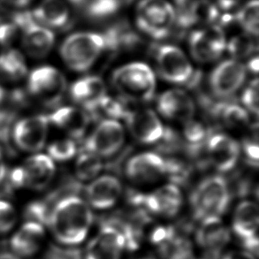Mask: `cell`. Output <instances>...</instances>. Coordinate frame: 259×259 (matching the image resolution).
<instances>
[{"mask_svg":"<svg viewBox=\"0 0 259 259\" xmlns=\"http://www.w3.org/2000/svg\"><path fill=\"white\" fill-rule=\"evenodd\" d=\"M93 223V213L87 202L69 195L59 200L50 215L49 226L58 242L74 246L83 242Z\"/></svg>","mask_w":259,"mask_h":259,"instance_id":"cell-1","label":"cell"},{"mask_svg":"<svg viewBox=\"0 0 259 259\" xmlns=\"http://www.w3.org/2000/svg\"><path fill=\"white\" fill-rule=\"evenodd\" d=\"M105 49L104 35L93 32H78L65 39L60 47V55L73 71L90 69Z\"/></svg>","mask_w":259,"mask_h":259,"instance_id":"cell-2","label":"cell"},{"mask_svg":"<svg viewBox=\"0 0 259 259\" xmlns=\"http://www.w3.org/2000/svg\"><path fill=\"white\" fill-rule=\"evenodd\" d=\"M230 191L221 176H211L200 182L190 197L193 214L196 220L221 217L228 210Z\"/></svg>","mask_w":259,"mask_h":259,"instance_id":"cell-3","label":"cell"},{"mask_svg":"<svg viewBox=\"0 0 259 259\" xmlns=\"http://www.w3.org/2000/svg\"><path fill=\"white\" fill-rule=\"evenodd\" d=\"M112 82L120 94L133 101H150L156 90L153 71L142 62L126 64L116 69Z\"/></svg>","mask_w":259,"mask_h":259,"instance_id":"cell-4","label":"cell"},{"mask_svg":"<svg viewBox=\"0 0 259 259\" xmlns=\"http://www.w3.org/2000/svg\"><path fill=\"white\" fill-rule=\"evenodd\" d=\"M175 8L166 0H141L137 7V24L152 38H165L175 23Z\"/></svg>","mask_w":259,"mask_h":259,"instance_id":"cell-5","label":"cell"},{"mask_svg":"<svg viewBox=\"0 0 259 259\" xmlns=\"http://www.w3.org/2000/svg\"><path fill=\"white\" fill-rule=\"evenodd\" d=\"M67 87L63 74L52 66L36 67L28 76V93L47 107L60 104Z\"/></svg>","mask_w":259,"mask_h":259,"instance_id":"cell-6","label":"cell"},{"mask_svg":"<svg viewBox=\"0 0 259 259\" xmlns=\"http://www.w3.org/2000/svg\"><path fill=\"white\" fill-rule=\"evenodd\" d=\"M22 35V46L26 53L35 59H42L49 54L55 42V35L32 17L30 11L18 12L12 15Z\"/></svg>","mask_w":259,"mask_h":259,"instance_id":"cell-7","label":"cell"},{"mask_svg":"<svg viewBox=\"0 0 259 259\" xmlns=\"http://www.w3.org/2000/svg\"><path fill=\"white\" fill-rule=\"evenodd\" d=\"M159 74L175 84H189L193 81L194 70L185 53L176 46H162L156 53Z\"/></svg>","mask_w":259,"mask_h":259,"instance_id":"cell-8","label":"cell"},{"mask_svg":"<svg viewBox=\"0 0 259 259\" xmlns=\"http://www.w3.org/2000/svg\"><path fill=\"white\" fill-rule=\"evenodd\" d=\"M126 248L122 231L114 222L102 226L98 234L88 243L83 259H120Z\"/></svg>","mask_w":259,"mask_h":259,"instance_id":"cell-9","label":"cell"},{"mask_svg":"<svg viewBox=\"0 0 259 259\" xmlns=\"http://www.w3.org/2000/svg\"><path fill=\"white\" fill-rule=\"evenodd\" d=\"M49 119L46 115H34L19 119L14 124L12 139L21 151L36 152L46 145Z\"/></svg>","mask_w":259,"mask_h":259,"instance_id":"cell-10","label":"cell"},{"mask_svg":"<svg viewBox=\"0 0 259 259\" xmlns=\"http://www.w3.org/2000/svg\"><path fill=\"white\" fill-rule=\"evenodd\" d=\"M125 134L120 123L114 119H104L85 142L84 151L98 157H110L122 147Z\"/></svg>","mask_w":259,"mask_h":259,"instance_id":"cell-11","label":"cell"},{"mask_svg":"<svg viewBox=\"0 0 259 259\" xmlns=\"http://www.w3.org/2000/svg\"><path fill=\"white\" fill-rule=\"evenodd\" d=\"M189 48L192 56L199 62L217 60L227 48L224 31L215 24L194 31L189 37Z\"/></svg>","mask_w":259,"mask_h":259,"instance_id":"cell-12","label":"cell"},{"mask_svg":"<svg viewBox=\"0 0 259 259\" xmlns=\"http://www.w3.org/2000/svg\"><path fill=\"white\" fill-rule=\"evenodd\" d=\"M258 207L256 203L251 201H243L239 203L233 217V231L247 251L255 256H257L258 250Z\"/></svg>","mask_w":259,"mask_h":259,"instance_id":"cell-13","label":"cell"},{"mask_svg":"<svg viewBox=\"0 0 259 259\" xmlns=\"http://www.w3.org/2000/svg\"><path fill=\"white\" fill-rule=\"evenodd\" d=\"M134 202L150 211L162 217H175L182 205L181 190L175 184H166L146 195H137Z\"/></svg>","mask_w":259,"mask_h":259,"instance_id":"cell-14","label":"cell"},{"mask_svg":"<svg viewBox=\"0 0 259 259\" xmlns=\"http://www.w3.org/2000/svg\"><path fill=\"white\" fill-rule=\"evenodd\" d=\"M246 67L237 60H225L211 73L210 88L220 98H228L235 94L244 83Z\"/></svg>","mask_w":259,"mask_h":259,"instance_id":"cell-15","label":"cell"},{"mask_svg":"<svg viewBox=\"0 0 259 259\" xmlns=\"http://www.w3.org/2000/svg\"><path fill=\"white\" fill-rule=\"evenodd\" d=\"M196 240L208 256L217 258L230 241V231L221 217L206 218L201 221Z\"/></svg>","mask_w":259,"mask_h":259,"instance_id":"cell-16","label":"cell"},{"mask_svg":"<svg viewBox=\"0 0 259 259\" xmlns=\"http://www.w3.org/2000/svg\"><path fill=\"white\" fill-rule=\"evenodd\" d=\"M125 119L130 133L142 144H156L162 140L165 135V128L160 119L150 109L130 112Z\"/></svg>","mask_w":259,"mask_h":259,"instance_id":"cell-17","label":"cell"},{"mask_svg":"<svg viewBox=\"0 0 259 259\" xmlns=\"http://www.w3.org/2000/svg\"><path fill=\"white\" fill-rule=\"evenodd\" d=\"M22 188L42 190L53 181L56 167L48 155L36 154L27 158L20 166Z\"/></svg>","mask_w":259,"mask_h":259,"instance_id":"cell-18","label":"cell"},{"mask_svg":"<svg viewBox=\"0 0 259 259\" xmlns=\"http://www.w3.org/2000/svg\"><path fill=\"white\" fill-rule=\"evenodd\" d=\"M240 152L238 143L224 134H217L208 141V158L211 165L220 172L231 171L238 162Z\"/></svg>","mask_w":259,"mask_h":259,"instance_id":"cell-19","label":"cell"},{"mask_svg":"<svg viewBox=\"0 0 259 259\" xmlns=\"http://www.w3.org/2000/svg\"><path fill=\"white\" fill-rule=\"evenodd\" d=\"M151 241L163 259H195L190 242L172 228L155 229Z\"/></svg>","mask_w":259,"mask_h":259,"instance_id":"cell-20","label":"cell"},{"mask_svg":"<svg viewBox=\"0 0 259 259\" xmlns=\"http://www.w3.org/2000/svg\"><path fill=\"white\" fill-rule=\"evenodd\" d=\"M126 175L137 183H149L158 181L165 175L166 161L153 152L138 154L127 162Z\"/></svg>","mask_w":259,"mask_h":259,"instance_id":"cell-21","label":"cell"},{"mask_svg":"<svg viewBox=\"0 0 259 259\" xmlns=\"http://www.w3.org/2000/svg\"><path fill=\"white\" fill-rule=\"evenodd\" d=\"M122 193V186L112 175H104L94 180L86 189L88 204L98 210H106L115 205Z\"/></svg>","mask_w":259,"mask_h":259,"instance_id":"cell-22","label":"cell"},{"mask_svg":"<svg viewBox=\"0 0 259 259\" xmlns=\"http://www.w3.org/2000/svg\"><path fill=\"white\" fill-rule=\"evenodd\" d=\"M158 112L169 119L187 122L195 114V104L192 98L182 90L165 91L158 100Z\"/></svg>","mask_w":259,"mask_h":259,"instance_id":"cell-23","label":"cell"},{"mask_svg":"<svg viewBox=\"0 0 259 259\" xmlns=\"http://www.w3.org/2000/svg\"><path fill=\"white\" fill-rule=\"evenodd\" d=\"M178 15L175 21L182 28H191L195 25L206 23L213 25L220 17L217 6L210 0H194L180 5Z\"/></svg>","mask_w":259,"mask_h":259,"instance_id":"cell-24","label":"cell"},{"mask_svg":"<svg viewBox=\"0 0 259 259\" xmlns=\"http://www.w3.org/2000/svg\"><path fill=\"white\" fill-rule=\"evenodd\" d=\"M36 22L49 29H63L71 21L69 7L63 0H42L30 11Z\"/></svg>","mask_w":259,"mask_h":259,"instance_id":"cell-25","label":"cell"},{"mask_svg":"<svg viewBox=\"0 0 259 259\" xmlns=\"http://www.w3.org/2000/svg\"><path fill=\"white\" fill-rule=\"evenodd\" d=\"M47 117L51 124L63 130L74 139L81 138L90 124L88 112L72 106L57 108Z\"/></svg>","mask_w":259,"mask_h":259,"instance_id":"cell-26","label":"cell"},{"mask_svg":"<svg viewBox=\"0 0 259 259\" xmlns=\"http://www.w3.org/2000/svg\"><path fill=\"white\" fill-rule=\"evenodd\" d=\"M71 98L87 112H91L106 96V87L101 78L91 75L75 81L70 88Z\"/></svg>","mask_w":259,"mask_h":259,"instance_id":"cell-27","label":"cell"},{"mask_svg":"<svg viewBox=\"0 0 259 259\" xmlns=\"http://www.w3.org/2000/svg\"><path fill=\"white\" fill-rule=\"evenodd\" d=\"M45 235L46 233L42 225L28 221L11 239V248L18 256H33L41 248Z\"/></svg>","mask_w":259,"mask_h":259,"instance_id":"cell-28","label":"cell"},{"mask_svg":"<svg viewBox=\"0 0 259 259\" xmlns=\"http://www.w3.org/2000/svg\"><path fill=\"white\" fill-rule=\"evenodd\" d=\"M28 67L22 53L7 49L0 53V75L7 81H17L25 77Z\"/></svg>","mask_w":259,"mask_h":259,"instance_id":"cell-29","label":"cell"},{"mask_svg":"<svg viewBox=\"0 0 259 259\" xmlns=\"http://www.w3.org/2000/svg\"><path fill=\"white\" fill-rule=\"evenodd\" d=\"M74 7L93 19H105L116 14L120 7L119 0H69Z\"/></svg>","mask_w":259,"mask_h":259,"instance_id":"cell-30","label":"cell"},{"mask_svg":"<svg viewBox=\"0 0 259 259\" xmlns=\"http://www.w3.org/2000/svg\"><path fill=\"white\" fill-rule=\"evenodd\" d=\"M215 112L222 119L226 126L230 128H242L250 122L249 113L245 108L234 104L216 105Z\"/></svg>","mask_w":259,"mask_h":259,"instance_id":"cell-31","label":"cell"},{"mask_svg":"<svg viewBox=\"0 0 259 259\" xmlns=\"http://www.w3.org/2000/svg\"><path fill=\"white\" fill-rule=\"evenodd\" d=\"M101 169L100 157L90 151H83L76 161L75 175L83 182L91 181L98 176Z\"/></svg>","mask_w":259,"mask_h":259,"instance_id":"cell-32","label":"cell"},{"mask_svg":"<svg viewBox=\"0 0 259 259\" xmlns=\"http://www.w3.org/2000/svg\"><path fill=\"white\" fill-rule=\"evenodd\" d=\"M236 20L247 34L257 36L259 29L258 0H250L240 9Z\"/></svg>","mask_w":259,"mask_h":259,"instance_id":"cell-33","label":"cell"},{"mask_svg":"<svg viewBox=\"0 0 259 259\" xmlns=\"http://www.w3.org/2000/svg\"><path fill=\"white\" fill-rule=\"evenodd\" d=\"M92 115L98 117H105V119H120L126 118L130 111L125 107L123 103L105 96L101 101L98 103V105L91 111Z\"/></svg>","mask_w":259,"mask_h":259,"instance_id":"cell-34","label":"cell"},{"mask_svg":"<svg viewBox=\"0 0 259 259\" xmlns=\"http://www.w3.org/2000/svg\"><path fill=\"white\" fill-rule=\"evenodd\" d=\"M254 35L249 34H242L237 35L227 44L228 52L235 59H242L249 57L256 49V42Z\"/></svg>","mask_w":259,"mask_h":259,"instance_id":"cell-35","label":"cell"},{"mask_svg":"<svg viewBox=\"0 0 259 259\" xmlns=\"http://www.w3.org/2000/svg\"><path fill=\"white\" fill-rule=\"evenodd\" d=\"M207 136V130L203 123L193 119L186 122L184 137L189 144V148H191L193 151L196 152V150L203 146V144L206 142Z\"/></svg>","mask_w":259,"mask_h":259,"instance_id":"cell-36","label":"cell"},{"mask_svg":"<svg viewBox=\"0 0 259 259\" xmlns=\"http://www.w3.org/2000/svg\"><path fill=\"white\" fill-rule=\"evenodd\" d=\"M50 158L53 160L65 162L70 160L76 154V144L72 139H62L53 142L47 148Z\"/></svg>","mask_w":259,"mask_h":259,"instance_id":"cell-37","label":"cell"},{"mask_svg":"<svg viewBox=\"0 0 259 259\" xmlns=\"http://www.w3.org/2000/svg\"><path fill=\"white\" fill-rule=\"evenodd\" d=\"M16 120V113L7 109H0V144L7 148L10 154H14V150L11 146L12 132Z\"/></svg>","mask_w":259,"mask_h":259,"instance_id":"cell-38","label":"cell"},{"mask_svg":"<svg viewBox=\"0 0 259 259\" xmlns=\"http://www.w3.org/2000/svg\"><path fill=\"white\" fill-rule=\"evenodd\" d=\"M19 31L12 16L9 18L0 16V46H10L17 37Z\"/></svg>","mask_w":259,"mask_h":259,"instance_id":"cell-39","label":"cell"},{"mask_svg":"<svg viewBox=\"0 0 259 259\" xmlns=\"http://www.w3.org/2000/svg\"><path fill=\"white\" fill-rule=\"evenodd\" d=\"M17 221L14 207L7 201L0 199V234L10 231Z\"/></svg>","mask_w":259,"mask_h":259,"instance_id":"cell-40","label":"cell"},{"mask_svg":"<svg viewBox=\"0 0 259 259\" xmlns=\"http://www.w3.org/2000/svg\"><path fill=\"white\" fill-rule=\"evenodd\" d=\"M242 104L248 112L257 115L258 113V81L254 80L246 88L242 97Z\"/></svg>","mask_w":259,"mask_h":259,"instance_id":"cell-41","label":"cell"},{"mask_svg":"<svg viewBox=\"0 0 259 259\" xmlns=\"http://www.w3.org/2000/svg\"><path fill=\"white\" fill-rule=\"evenodd\" d=\"M45 259H83V257L76 249H62L52 245L47 250Z\"/></svg>","mask_w":259,"mask_h":259,"instance_id":"cell-42","label":"cell"},{"mask_svg":"<svg viewBox=\"0 0 259 259\" xmlns=\"http://www.w3.org/2000/svg\"><path fill=\"white\" fill-rule=\"evenodd\" d=\"M242 151L244 153L246 161L252 166L258 165L259 148L257 141L248 139L242 144Z\"/></svg>","mask_w":259,"mask_h":259,"instance_id":"cell-43","label":"cell"},{"mask_svg":"<svg viewBox=\"0 0 259 259\" xmlns=\"http://www.w3.org/2000/svg\"><path fill=\"white\" fill-rule=\"evenodd\" d=\"M10 100L16 107H25L29 103L28 94L20 89L11 92Z\"/></svg>","mask_w":259,"mask_h":259,"instance_id":"cell-44","label":"cell"},{"mask_svg":"<svg viewBox=\"0 0 259 259\" xmlns=\"http://www.w3.org/2000/svg\"><path fill=\"white\" fill-rule=\"evenodd\" d=\"M222 259H256V256L247 250H232L226 253Z\"/></svg>","mask_w":259,"mask_h":259,"instance_id":"cell-45","label":"cell"},{"mask_svg":"<svg viewBox=\"0 0 259 259\" xmlns=\"http://www.w3.org/2000/svg\"><path fill=\"white\" fill-rule=\"evenodd\" d=\"M218 6L224 11L231 10L236 7L241 0H216Z\"/></svg>","mask_w":259,"mask_h":259,"instance_id":"cell-46","label":"cell"},{"mask_svg":"<svg viewBox=\"0 0 259 259\" xmlns=\"http://www.w3.org/2000/svg\"><path fill=\"white\" fill-rule=\"evenodd\" d=\"M1 1L8 6L16 7V8H23L32 2V0H1Z\"/></svg>","mask_w":259,"mask_h":259,"instance_id":"cell-47","label":"cell"},{"mask_svg":"<svg viewBox=\"0 0 259 259\" xmlns=\"http://www.w3.org/2000/svg\"><path fill=\"white\" fill-rule=\"evenodd\" d=\"M7 170L4 162L3 155L2 151L0 150V187L5 182V179L7 177Z\"/></svg>","mask_w":259,"mask_h":259,"instance_id":"cell-48","label":"cell"},{"mask_svg":"<svg viewBox=\"0 0 259 259\" xmlns=\"http://www.w3.org/2000/svg\"><path fill=\"white\" fill-rule=\"evenodd\" d=\"M258 58L256 56L254 57L249 62L248 67H249V71L253 72L254 74H257V72H258Z\"/></svg>","mask_w":259,"mask_h":259,"instance_id":"cell-49","label":"cell"},{"mask_svg":"<svg viewBox=\"0 0 259 259\" xmlns=\"http://www.w3.org/2000/svg\"><path fill=\"white\" fill-rule=\"evenodd\" d=\"M0 259H20L16 255L13 253L2 252L0 253Z\"/></svg>","mask_w":259,"mask_h":259,"instance_id":"cell-50","label":"cell"},{"mask_svg":"<svg viewBox=\"0 0 259 259\" xmlns=\"http://www.w3.org/2000/svg\"><path fill=\"white\" fill-rule=\"evenodd\" d=\"M7 91L0 85V105L3 103L5 98H7Z\"/></svg>","mask_w":259,"mask_h":259,"instance_id":"cell-51","label":"cell"},{"mask_svg":"<svg viewBox=\"0 0 259 259\" xmlns=\"http://www.w3.org/2000/svg\"><path fill=\"white\" fill-rule=\"evenodd\" d=\"M135 259H156V257L152 255H144V256H139Z\"/></svg>","mask_w":259,"mask_h":259,"instance_id":"cell-52","label":"cell"},{"mask_svg":"<svg viewBox=\"0 0 259 259\" xmlns=\"http://www.w3.org/2000/svg\"><path fill=\"white\" fill-rule=\"evenodd\" d=\"M176 1H177V3H178L179 5H182V4L187 2L188 0H176Z\"/></svg>","mask_w":259,"mask_h":259,"instance_id":"cell-53","label":"cell"}]
</instances>
